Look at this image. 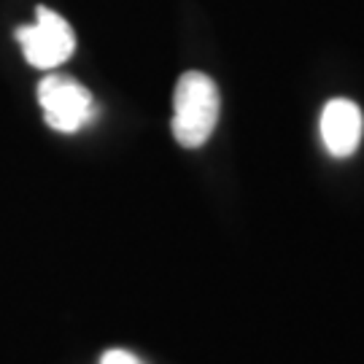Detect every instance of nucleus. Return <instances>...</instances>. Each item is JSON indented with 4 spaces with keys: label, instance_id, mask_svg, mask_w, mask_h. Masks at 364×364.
Instances as JSON below:
<instances>
[{
    "label": "nucleus",
    "instance_id": "obj_2",
    "mask_svg": "<svg viewBox=\"0 0 364 364\" xmlns=\"http://www.w3.org/2000/svg\"><path fill=\"white\" fill-rule=\"evenodd\" d=\"M16 41L25 52L27 63L41 70H52L70 60V54L76 49V36L73 27L68 25L60 14L52 9H36V22L22 25L16 30Z\"/></svg>",
    "mask_w": 364,
    "mask_h": 364
},
{
    "label": "nucleus",
    "instance_id": "obj_1",
    "mask_svg": "<svg viewBox=\"0 0 364 364\" xmlns=\"http://www.w3.org/2000/svg\"><path fill=\"white\" fill-rule=\"evenodd\" d=\"M219 90L213 78L189 70L178 78L173 92V135L183 149H200L219 122Z\"/></svg>",
    "mask_w": 364,
    "mask_h": 364
},
{
    "label": "nucleus",
    "instance_id": "obj_4",
    "mask_svg": "<svg viewBox=\"0 0 364 364\" xmlns=\"http://www.w3.org/2000/svg\"><path fill=\"white\" fill-rule=\"evenodd\" d=\"M321 141H324L326 151L332 156H351L359 144H362V132H364V119L359 105L338 97V100H329L321 111Z\"/></svg>",
    "mask_w": 364,
    "mask_h": 364
},
{
    "label": "nucleus",
    "instance_id": "obj_3",
    "mask_svg": "<svg viewBox=\"0 0 364 364\" xmlns=\"http://www.w3.org/2000/svg\"><path fill=\"white\" fill-rule=\"evenodd\" d=\"M38 103L46 124L57 132L81 130L92 117V95L70 76H46L38 84Z\"/></svg>",
    "mask_w": 364,
    "mask_h": 364
},
{
    "label": "nucleus",
    "instance_id": "obj_5",
    "mask_svg": "<svg viewBox=\"0 0 364 364\" xmlns=\"http://www.w3.org/2000/svg\"><path fill=\"white\" fill-rule=\"evenodd\" d=\"M100 364H141L130 351H122V348H114V351H105Z\"/></svg>",
    "mask_w": 364,
    "mask_h": 364
}]
</instances>
